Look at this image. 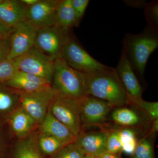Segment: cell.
Wrapping results in <instances>:
<instances>
[{
    "label": "cell",
    "instance_id": "1",
    "mask_svg": "<svg viewBox=\"0 0 158 158\" xmlns=\"http://www.w3.org/2000/svg\"><path fill=\"white\" fill-rule=\"evenodd\" d=\"M86 75L88 95L118 108L129 103L124 86L115 69L107 66Z\"/></svg>",
    "mask_w": 158,
    "mask_h": 158
},
{
    "label": "cell",
    "instance_id": "2",
    "mask_svg": "<svg viewBox=\"0 0 158 158\" xmlns=\"http://www.w3.org/2000/svg\"><path fill=\"white\" fill-rule=\"evenodd\" d=\"M51 86L59 96L80 100L88 95L86 73L74 69L62 58L54 61Z\"/></svg>",
    "mask_w": 158,
    "mask_h": 158
},
{
    "label": "cell",
    "instance_id": "3",
    "mask_svg": "<svg viewBox=\"0 0 158 158\" xmlns=\"http://www.w3.org/2000/svg\"><path fill=\"white\" fill-rule=\"evenodd\" d=\"M123 44L134 71L142 76L148 58L157 48V31L147 26L140 34H126Z\"/></svg>",
    "mask_w": 158,
    "mask_h": 158
},
{
    "label": "cell",
    "instance_id": "4",
    "mask_svg": "<svg viewBox=\"0 0 158 158\" xmlns=\"http://www.w3.org/2000/svg\"><path fill=\"white\" fill-rule=\"evenodd\" d=\"M53 116L77 137L81 131L80 100L68 97L55 95L49 106Z\"/></svg>",
    "mask_w": 158,
    "mask_h": 158
},
{
    "label": "cell",
    "instance_id": "5",
    "mask_svg": "<svg viewBox=\"0 0 158 158\" xmlns=\"http://www.w3.org/2000/svg\"><path fill=\"white\" fill-rule=\"evenodd\" d=\"M71 35V32L57 26L41 28L37 30L34 47L54 61L62 58L63 48Z\"/></svg>",
    "mask_w": 158,
    "mask_h": 158
},
{
    "label": "cell",
    "instance_id": "6",
    "mask_svg": "<svg viewBox=\"0 0 158 158\" xmlns=\"http://www.w3.org/2000/svg\"><path fill=\"white\" fill-rule=\"evenodd\" d=\"M18 71L27 73L52 83L54 61L33 47L25 54L12 59Z\"/></svg>",
    "mask_w": 158,
    "mask_h": 158
},
{
    "label": "cell",
    "instance_id": "7",
    "mask_svg": "<svg viewBox=\"0 0 158 158\" xmlns=\"http://www.w3.org/2000/svg\"><path fill=\"white\" fill-rule=\"evenodd\" d=\"M61 58L74 69L84 73H90L107 67L91 57L71 35L63 48Z\"/></svg>",
    "mask_w": 158,
    "mask_h": 158
},
{
    "label": "cell",
    "instance_id": "8",
    "mask_svg": "<svg viewBox=\"0 0 158 158\" xmlns=\"http://www.w3.org/2000/svg\"><path fill=\"white\" fill-rule=\"evenodd\" d=\"M18 91L19 106L31 115L39 126L44 119L51 102L56 95L54 90L50 86L32 92Z\"/></svg>",
    "mask_w": 158,
    "mask_h": 158
},
{
    "label": "cell",
    "instance_id": "9",
    "mask_svg": "<svg viewBox=\"0 0 158 158\" xmlns=\"http://www.w3.org/2000/svg\"><path fill=\"white\" fill-rule=\"evenodd\" d=\"M37 30L26 21L15 27L10 36L11 48L7 59L20 56L33 48Z\"/></svg>",
    "mask_w": 158,
    "mask_h": 158
},
{
    "label": "cell",
    "instance_id": "10",
    "mask_svg": "<svg viewBox=\"0 0 158 158\" xmlns=\"http://www.w3.org/2000/svg\"><path fill=\"white\" fill-rule=\"evenodd\" d=\"M81 123L86 126L100 124L114 107L110 103L88 95L79 100Z\"/></svg>",
    "mask_w": 158,
    "mask_h": 158
},
{
    "label": "cell",
    "instance_id": "11",
    "mask_svg": "<svg viewBox=\"0 0 158 158\" xmlns=\"http://www.w3.org/2000/svg\"><path fill=\"white\" fill-rule=\"evenodd\" d=\"M59 0H39L28 9L26 21L38 29L56 26L57 7Z\"/></svg>",
    "mask_w": 158,
    "mask_h": 158
},
{
    "label": "cell",
    "instance_id": "12",
    "mask_svg": "<svg viewBox=\"0 0 158 158\" xmlns=\"http://www.w3.org/2000/svg\"><path fill=\"white\" fill-rule=\"evenodd\" d=\"M115 69L124 86L129 102L133 103L142 99V88L123 47L118 65Z\"/></svg>",
    "mask_w": 158,
    "mask_h": 158
},
{
    "label": "cell",
    "instance_id": "13",
    "mask_svg": "<svg viewBox=\"0 0 158 158\" xmlns=\"http://www.w3.org/2000/svg\"><path fill=\"white\" fill-rule=\"evenodd\" d=\"M39 126L40 133L56 138L66 145L75 142L77 137L55 118L48 109Z\"/></svg>",
    "mask_w": 158,
    "mask_h": 158
},
{
    "label": "cell",
    "instance_id": "14",
    "mask_svg": "<svg viewBox=\"0 0 158 158\" xmlns=\"http://www.w3.org/2000/svg\"><path fill=\"white\" fill-rule=\"evenodd\" d=\"M109 132H91L79 134L75 142L85 153L100 157L107 152L106 142Z\"/></svg>",
    "mask_w": 158,
    "mask_h": 158
},
{
    "label": "cell",
    "instance_id": "15",
    "mask_svg": "<svg viewBox=\"0 0 158 158\" xmlns=\"http://www.w3.org/2000/svg\"><path fill=\"white\" fill-rule=\"evenodd\" d=\"M28 7L22 0H2L0 3V19L14 28L25 21Z\"/></svg>",
    "mask_w": 158,
    "mask_h": 158
},
{
    "label": "cell",
    "instance_id": "16",
    "mask_svg": "<svg viewBox=\"0 0 158 158\" xmlns=\"http://www.w3.org/2000/svg\"><path fill=\"white\" fill-rule=\"evenodd\" d=\"M8 119L11 131L19 139L26 138L34 132V129L39 125L20 106L9 115Z\"/></svg>",
    "mask_w": 158,
    "mask_h": 158
},
{
    "label": "cell",
    "instance_id": "17",
    "mask_svg": "<svg viewBox=\"0 0 158 158\" xmlns=\"http://www.w3.org/2000/svg\"><path fill=\"white\" fill-rule=\"evenodd\" d=\"M4 84L23 92L37 91L51 86L50 83L40 77L18 71Z\"/></svg>",
    "mask_w": 158,
    "mask_h": 158
},
{
    "label": "cell",
    "instance_id": "18",
    "mask_svg": "<svg viewBox=\"0 0 158 158\" xmlns=\"http://www.w3.org/2000/svg\"><path fill=\"white\" fill-rule=\"evenodd\" d=\"M37 135L33 132L18 141L15 148L14 158H43L37 144Z\"/></svg>",
    "mask_w": 158,
    "mask_h": 158
},
{
    "label": "cell",
    "instance_id": "19",
    "mask_svg": "<svg viewBox=\"0 0 158 158\" xmlns=\"http://www.w3.org/2000/svg\"><path fill=\"white\" fill-rule=\"evenodd\" d=\"M19 106V91L5 84H0V116L8 118Z\"/></svg>",
    "mask_w": 158,
    "mask_h": 158
},
{
    "label": "cell",
    "instance_id": "20",
    "mask_svg": "<svg viewBox=\"0 0 158 158\" xmlns=\"http://www.w3.org/2000/svg\"><path fill=\"white\" fill-rule=\"evenodd\" d=\"M56 26L66 32L70 33L76 27V19L71 0H62L59 2L56 11Z\"/></svg>",
    "mask_w": 158,
    "mask_h": 158
},
{
    "label": "cell",
    "instance_id": "21",
    "mask_svg": "<svg viewBox=\"0 0 158 158\" xmlns=\"http://www.w3.org/2000/svg\"><path fill=\"white\" fill-rule=\"evenodd\" d=\"M112 117L116 123L123 126H135L141 122V117L135 111L122 107L114 110Z\"/></svg>",
    "mask_w": 158,
    "mask_h": 158
},
{
    "label": "cell",
    "instance_id": "22",
    "mask_svg": "<svg viewBox=\"0 0 158 158\" xmlns=\"http://www.w3.org/2000/svg\"><path fill=\"white\" fill-rule=\"evenodd\" d=\"M37 141L40 151L46 154L56 153L66 145L56 138L40 133L37 135Z\"/></svg>",
    "mask_w": 158,
    "mask_h": 158
},
{
    "label": "cell",
    "instance_id": "23",
    "mask_svg": "<svg viewBox=\"0 0 158 158\" xmlns=\"http://www.w3.org/2000/svg\"><path fill=\"white\" fill-rule=\"evenodd\" d=\"M118 131L122 144L123 151L127 154H133L138 144L135 132L129 128Z\"/></svg>",
    "mask_w": 158,
    "mask_h": 158
},
{
    "label": "cell",
    "instance_id": "24",
    "mask_svg": "<svg viewBox=\"0 0 158 158\" xmlns=\"http://www.w3.org/2000/svg\"><path fill=\"white\" fill-rule=\"evenodd\" d=\"M56 153L55 158H84L86 154L75 142L65 145Z\"/></svg>",
    "mask_w": 158,
    "mask_h": 158
},
{
    "label": "cell",
    "instance_id": "25",
    "mask_svg": "<svg viewBox=\"0 0 158 158\" xmlns=\"http://www.w3.org/2000/svg\"><path fill=\"white\" fill-rule=\"evenodd\" d=\"M17 71L12 59H6L0 62V84H4Z\"/></svg>",
    "mask_w": 158,
    "mask_h": 158
},
{
    "label": "cell",
    "instance_id": "26",
    "mask_svg": "<svg viewBox=\"0 0 158 158\" xmlns=\"http://www.w3.org/2000/svg\"><path fill=\"white\" fill-rule=\"evenodd\" d=\"M107 152L117 155L123 151L122 144L118 130L109 132L106 142Z\"/></svg>",
    "mask_w": 158,
    "mask_h": 158
},
{
    "label": "cell",
    "instance_id": "27",
    "mask_svg": "<svg viewBox=\"0 0 158 158\" xmlns=\"http://www.w3.org/2000/svg\"><path fill=\"white\" fill-rule=\"evenodd\" d=\"M133 158H153L151 143L146 138L142 139L137 144L133 154Z\"/></svg>",
    "mask_w": 158,
    "mask_h": 158
},
{
    "label": "cell",
    "instance_id": "28",
    "mask_svg": "<svg viewBox=\"0 0 158 158\" xmlns=\"http://www.w3.org/2000/svg\"><path fill=\"white\" fill-rule=\"evenodd\" d=\"M144 15L151 27L157 31L158 24V4L157 2L148 3L145 7Z\"/></svg>",
    "mask_w": 158,
    "mask_h": 158
},
{
    "label": "cell",
    "instance_id": "29",
    "mask_svg": "<svg viewBox=\"0 0 158 158\" xmlns=\"http://www.w3.org/2000/svg\"><path fill=\"white\" fill-rule=\"evenodd\" d=\"M138 107L141 108L148 116L152 120L158 118V102L145 101L143 99L136 101L132 103Z\"/></svg>",
    "mask_w": 158,
    "mask_h": 158
},
{
    "label": "cell",
    "instance_id": "30",
    "mask_svg": "<svg viewBox=\"0 0 158 158\" xmlns=\"http://www.w3.org/2000/svg\"><path fill=\"white\" fill-rule=\"evenodd\" d=\"M89 2V0H71L76 19V27L80 24Z\"/></svg>",
    "mask_w": 158,
    "mask_h": 158
},
{
    "label": "cell",
    "instance_id": "31",
    "mask_svg": "<svg viewBox=\"0 0 158 158\" xmlns=\"http://www.w3.org/2000/svg\"><path fill=\"white\" fill-rule=\"evenodd\" d=\"M10 36L0 39V62L8 59L10 53Z\"/></svg>",
    "mask_w": 158,
    "mask_h": 158
},
{
    "label": "cell",
    "instance_id": "32",
    "mask_svg": "<svg viewBox=\"0 0 158 158\" xmlns=\"http://www.w3.org/2000/svg\"><path fill=\"white\" fill-rule=\"evenodd\" d=\"M13 30V28L7 26L0 19V39L10 36Z\"/></svg>",
    "mask_w": 158,
    "mask_h": 158
},
{
    "label": "cell",
    "instance_id": "33",
    "mask_svg": "<svg viewBox=\"0 0 158 158\" xmlns=\"http://www.w3.org/2000/svg\"><path fill=\"white\" fill-rule=\"evenodd\" d=\"M125 3L128 6H131L133 8H145L147 3L144 1H125Z\"/></svg>",
    "mask_w": 158,
    "mask_h": 158
},
{
    "label": "cell",
    "instance_id": "34",
    "mask_svg": "<svg viewBox=\"0 0 158 158\" xmlns=\"http://www.w3.org/2000/svg\"><path fill=\"white\" fill-rule=\"evenodd\" d=\"M99 157L100 158H120L117 155L111 153L107 152L104 153Z\"/></svg>",
    "mask_w": 158,
    "mask_h": 158
},
{
    "label": "cell",
    "instance_id": "35",
    "mask_svg": "<svg viewBox=\"0 0 158 158\" xmlns=\"http://www.w3.org/2000/svg\"><path fill=\"white\" fill-rule=\"evenodd\" d=\"M5 135L4 133L0 128V151L5 144Z\"/></svg>",
    "mask_w": 158,
    "mask_h": 158
},
{
    "label": "cell",
    "instance_id": "36",
    "mask_svg": "<svg viewBox=\"0 0 158 158\" xmlns=\"http://www.w3.org/2000/svg\"><path fill=\"white\" fill-rule=\"evenodd\" d=\"M153 124L152 127L151 133L158 132V118L153 121Z\"/></svg>",
    "mask_w": 158,
    "mask_h": 158
},
{
    "label": "cell",
    "instance_id": "37",
    "mask_svg": "<svg viewBox=\"0 0 158 158\" xmlns=\"http://www.w3.org/2000/svg\"><path fill=\"white\" fill-rule=\"evenodd\" d=\"M39 0H22V1L28 7L34 6L39 2Z\"/></svg>",
    "mask_w": 158,
    "mask_h": 158
},
{
    "label": "cell",
    "instance_id": "38",
    "mask_svg": "<svg viewBox=\"0 0 158 158\" xmlns=\"http://www.w3.org/2000/svg\"><path fill=\"white\" fill-rule=\"evenodd\" d=\"M84 158H100L99 157L94 156H92L89 155L85 154Z\"/></svg>",
    "mask_w": 158,
    "mask_h": 158
},
{
    "label": "cell",
    "instance_id": "39",
    "mask_svg": "<svg viewBox=\"0 0 158 158\" xmlns=\"http://www.w3.org/2000/svg\"><path fill=\"white\" fill-rule=\"evenodd\" d=\"M2 0H0V3L2 2Z\"/></svg>",
    "mask_w": 158,
    "mask_h": 158
}]
</instances>
